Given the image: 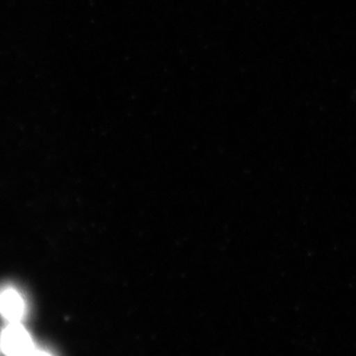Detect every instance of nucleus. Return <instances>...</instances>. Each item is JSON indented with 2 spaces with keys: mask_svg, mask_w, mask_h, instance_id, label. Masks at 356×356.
Instances as JSON below:
<instances>
[{
  "mask_svg": "<svg viewBox=\"0 0 356 356\" xmlns=\"http://www.w3.org/2000/svg\"><path fill=\"white\" fill-rule=\"evenodd\" d=\"M0 350L8 355H41L31 334L21 323H8L0 334Z\"/></svg>",
  "mask_w": 356,
  "mask_h": 356,
  "instance_id": "obj_1",
  "label": "nucleus"
},
{
  "mask_svg": "<svg viewBox=\"0 0 356 356\" xmlns=\"http://www.w3.org/2000/svg\"><path fill=\"white\" fill-rule=\"evenodd\" d=\"M24 295L13 285L0 287V316L8 323H21L27 315Z\"/></svg>",
  "mask_w": 356,
  "mask_h": 356,
  "instance_id": "obj_2",
  "label": "nucleus"
}]
</instances>
